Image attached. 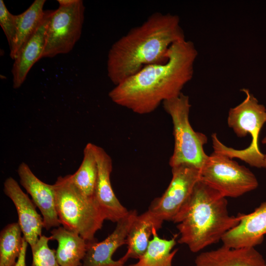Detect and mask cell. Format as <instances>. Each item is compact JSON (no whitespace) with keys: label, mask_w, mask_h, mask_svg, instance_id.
I'll return each mask as SVG.
<instances>
[{"label":"cell","mask_w":266,"mask_h":266,"mask_svg":"<svg viewBox=\"0 0 266 266\" xmlns=\"http://www.w3.org/2000/svg\"><path fill=\"white\" fill-rule=\"evenodd\" d=\"M76 0H57L59 5L61 6L69 5L73 3Z\"/></svg>","instance_id":"484cf974"},{"label":"cell","mask_w":266,"mask_h":266,"mask_svg":"<svg viewBox=\"0 0 266 266\" xmlns=\"http://www.w3.org/2000/svg\"><path fill=\"white\" fill-rule=\"evenodd\" d=\"M163 221L148 209L137 215L133 223L126 238L127 251L124 255L128 259H138L146 251L154 232L162 226Z\"/></svg>","instance_id":"e0dca14e"},{"label":"cell","mask_w":266,"mask_h":266,"mask_svg":"<svg viewBox=\"0 0 266 266\" xmlns=\"http://www.w3.org/2000/svg\"><path fill=\"white\" fill-rule=\"evenodd\" d=\"M266 234V201L248 214H241L239 223L222 237L223 245L232 248H254Z\"/></svg>","instance_id":"5bb4252c"},{"label":"cell","mask_w":266,"mask_h":266,"mask_svg":"<svg viewBox=\"0 0 266 266\" xmlns=\"http://www.w3.org/2000/svg\"><path fill=\"white\" fill-rule=\"evenodd\" d=\"M18 222L7 224L0 233V266H14L20 254L23 236Z\"/></svg>","instance_id":"7402d4cb"},{"label":"cell","mask_w":266,"mask_h":266,"mask_svg":"<svg viewBox=\"0 0 266 266\" xmlns=\"http://www.w3.org/2000/svg\"><path fill=\"white\" fill-rule=\"evenodd\" d=\"M50 240V236L42 235L31 248L33 258L31 266H61L56 258V250L48 245Z\"/></svg>","instance_id":"603a6c76"},{"label":"cell","mask_w":266,"mask_h":266,"mask_svg":"<svg viewBox=\"0 0 266 266\" xmlns=\"http://www.w3.org/2000/svg\"><path fill=\"white\" fill-rule=\"evenodd\" d=\"M17 173L20 184L31 196L33 202L41 213L44 228L49 230L60 227L54 185L47 184L40 180L24 162L19 165Z\"/></svg>","instance_id":"7c38bea8"},{"label":"cell","mask_w":266,"mask_h":266,"mask_svg":"<svg viewBox=\"0 0 266 266\" xmlns=\"http://www.w3.org/2000/svg\"><path fill=\"white\" fill-rule=\"evenodd\" d=\"M0 25L6 36L10 50L16 35L15 15L9 12L3 0H0Z\"/></svg>","instance_id":"cb8c5ba5"},{"label":"cell","mask_w":266,"mask_h":266,"mask_svg":"<svg viewBox=\"0 0 266 266\" xmlns=\"http://www.w3.org/2000/svg\"><path fill=\"white\" fill-rule=\"evenodd\" d=\"M3 192L13 202L18 214V223L25 239L32 248L42 235L44 228L42 217L37 212L36 206L19 184L12 177L5 179Z\"/></svg>","instance_id":"4fadbf2b"},{"label":"cell","mask_w":266,"mask_h":266,"mask_svg":"<svg viewBox=\"0 0 266 266\" xmlns=\"http://www.w3.org/2000/svg\"><path fill=\"white\" fill-rule=\"evenodd\" d=\"M246 95L242 102L230 109L228 124L238 137L250 134L252 137L247 148L237 150L229 147L218 138L217 134H212V146L214 152L223 154L231 159L238 158L251 166L263 167L265 154L260 150L258 138L261 130L266 122V109L259 103L257 99L247 89L241 90Z\"/></svg>","instance_id":"5b68a950"},{"label":"cell","mask_w":266,"mask_h":266,"mask_svg":"<svg viewBox=\"0 0 266 266\" xmlns=\"http://www.w3.org/2000/svg\"><path fill=\"white\" fill-rule=\"evenodd\" d=\"M45 1V0H35L24 12L15 15L16 35L9 54L13 60L43 21L45 15L43 6Z\"/></svg>","instance_id":"d6986e66"},{"label":"cell","mask_w":266,"mask_h":266,"mask_svg":"<svg viewBox=\"0 0 266 266\" xmlns=\"http://www.w3.org/2000/svg\"><path fill=\"white\" fill-rule=\"evenodd\" d=\"M138 215L136 210H129L128 214L117 222L114 231L104 240L87 242V248L81 266H124L128 260L123 256L115 261L112 256L121 246L126 244L130 229Z\"/></svg>","instance_id":"30bf717a"},{"label":"cell","mask_w":266,"mask_h":266,"mask_svg":"<svg viewBox=\"0 0 266 266\" xmlns=\"http://www.w3.org/2000/svg\"><path fill=\"white\" fill-rule=\"evenodd\" d=\"M28 243L23 237L22 247L20 254L14 266H26V258Z\"/></svg>","instance_id":"d4e9b609"},{"label":"cell","mask_w":266,"mask_h":266,"mask_svg":"<svg viewBox=\"0 0 266 266\" xmlns=\"http://www.w3.org/2000/svg\"><path fill=\"white\" fill-rule=\"evenodd\" d=\"M265 266H266V264H265Z\"/></svg>","instance_id":"83f0119b"},{"label":"cell","mask_w":266,"mask_h":266,"mask_svg":"<svg viewBox=\"0 0 266 266\" xmlns=\"http://www.w3.org/2000/svg\"><path fill=\"white\" fill-rule=\"evenodd\" d=\"M177 234L169 239L161 238L154 233L145 253L137 262L127 266H172V260L178 249L172 250L176 244Z\"/></svg>","instance_id":"ffe728a7"},{"label":"cell","mask_w":266,"mask_h":266,"mask_svg":"<svg viewBox=\"0 0 266 266\" xmlns=\"http://www.w3.org/2000/svg\"><path fill=\"white\" fill-rule=\"evenodd\" d=\"M241 218V213L230 215L226 198L200 179L173 222L180 235L178 242L197 253L221 240Z\"/></svg>","instance_id":"3957f363"},{"label":"cell","mask_w":266,"mask_h":266,"mask_svg":"<svg viewBox=\"0 0 266 266\" xmlns=\"http://www.w3.org/2000/svg\"><path fill=\"white\" fill-rule=\"evenodd\" d=\"M82 0L52 10L46 33L42 58H53L70 52L80 38L84 20Z\"/></svg>","instance_id":"ba28073f"},{"label":"cell","mask_w":266,"mask_h":266,"mask_svg":"<svg viewBox=\"0 0 266 266\" xmlns=\"http://www.w3.org/2000/svg\"><path fill=\"white\" fill-rule=\"evenodd\" d=\"M184 39L178 15L155 12L112 45L107 55V76L116 86L147 66L163 64L170 46Z\"/></svg>","instance_id":"7a4b0ae2"},{"label":"cell","mask_w":266,"mask_h":266,"mask_svg":"<svg viewBox=\"0 0 266 266\" xmlns=\"http://www.w3.org/2000/svg\"><path fill=\"white\" fill-rule=\"evenodd\" d=\"M94 144L88 143L83 151V158L77 171L70 174L72 182L84 195L94 197L98 177V166Z\"/></svg>","instance_id":"44dd1931"},{"label":"cell","mask_w":266,"mask_h":266,"mask_svg":"<svg viewBox=\"0 0 266 266\" xmlns=\"http://www.w3.org/2000/svg\"><path fill=\"white\" fill-rule=\"evenodd\" d=\"M195 266H265L266 260L255 248H232L225 245L200 253Z\"/></svg>","instance_id":"2e32d148"},{"label":"cell","mask_w":266,"mask_h":266,"mask_svg":"<svg viewBox=\"0 0 266 266\" xmlns=\"http://www.w3.org/2000/svg\"><path fill=\"white\" fill-rule=\"evenodd\" d=\"M94 151L98 166V177L95 193L96 200L105 220L117 223L126 216L129 210L115 196L110 182L112 161L101 147L95 145Z\"/></svg>","instance_id":"8fae6325"},{"label":"cell","mask_w":266,"mask_h":266,"mask_svg":"<svg viewBox=\"0 0 266 266\" xmlns=\"http://www.w3.org/2000/svg\"><path fill=\"white\" fill-rule=\"evenodd\" d=\"M54 185L61 225L77 233L87 242L96 240L95 234L101 229L105 218L95 197H88L81 193L70 174L59 176Z\"/></svg>","instance_id":"277c9868"},{"label":"cell","mask_w":266,"mask_h":266,"mask_svg":"<svg viewBox=\"0 0 266 266\" xmlns=\"http://www.w3.org/2000/svg\"><path fill=\"white\" fill-rule=\"evenodd\" d=\"M200 180L225 198H237L256 189L253 172L229 157L213 152L200 169Z\"/></svg>","instance_id":"52a82bcc"},{"label":"cell","mask_w":266,"mask_h":266,"mask_svg":"<svg viewBox=\"0 0 266 266\" xmlns=\"http://www.w3.org/2000/svg\"><path fill=\"white\" fill-rule=\"evenodd\" d=\"M171 171L167 189L161 197L152 201L148 208L163 221H173L200 179V169L191 165L181 164L171 167Z\"/></svg>","instance_id":"9c48e42d"},{"label":"cell","mask_w":266,"mask_h":266,"mask_svg":"<svg viewBox=\"0 0 266 266\" xmlns=\"http://www.w3.org/2000/svg\"><path fill=\"white\" fill-rule=\"evenodd\" d=\"M51 240H56L57 261L61 266H81L87 242L77 233L60 226L51 231Z\"/></svg>","instance_id":"ac0fdd59"},{"label":"cell","mask_w":266,"mask_h":266,"mask_svg":"<svg viewBox=\"0 0 266 266\" xmlns=\"http://www.w3.org/2000/svg\"><path fill=\"white\" fill-rule=\"evenodd\" d=\"M262 143L266 144V136L263 139ZM263 167L266 168V155L265 154L264 159Z\"/></svg>","instance_id":"4316f807"},{"label":"cell","mask_w":266,"mask_h":266,"mask_svg":"<svg viewBox=\"0 0 266 266\" xmlns=\"http://www.w3.org/2000/svg\"><path fill=\"white\" fill-rule=\"evenodd\" d=\"M162 104L173 124L174 146L169 166L172 167L187 164L201 169L208 157L203 150L207 138L204 133L195 131L190 123L191 105L189 96L182 93Z\"/></svg>","instance_id":"8992f818"},{"label":"cell","mask_w":266,"mask_h":266,"mask_svg":"<svg viewBox=\"0 0 266 266\" xmlns=\"http://www.w3.org/2000/svg\"><path fill=\"white\" fill-rule=\"evenodd\" d=\"M198 55L192 41L186 38L178 41L169 48L165 63L143 67L116 85L109 92V97L135 113H150L164 101L182 93L193 77Z\"/></svg>","instance_id":"6da1fadb"},{"label":"cell","mask_w":266,"mask_h":266,"mask_svg":"<svg viewBox=\"0 0 266 266\" xmlns=\"http://www.w3.org/2000/svg\"><path fill=\"white\" fill-rule=\"evenodd\" d=\"M52 10L45 11L42 23L23 45L14 60L12 68L13 87L20 88L25 81L33 65L42 58L44 51L46 33Z\"/></svg>","instance_id":"9a60e30c"}]
</instances>
